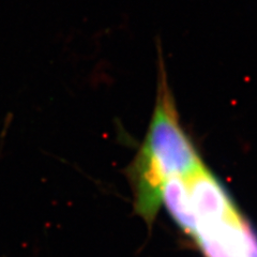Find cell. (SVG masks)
Listing matches in <instances>:
<instances>
[{"label": "cell", "instance_id": "obj_1", "mask_svg": "<svg viewBox=\"0 0 257 257\" xmlns=\"http://www.w3.org/2000/svg\"><path fill=\"white\" fill-rule=\"evenodd\" d=\"M160 62L156 105L148 130L125 170L134 211L149 226L162 207L165 182L173 177L188 175L205 164L180 122L162 60Z\"/></svg>", "mask_w": 257, "mask_h": 257}, {"label": "cell", "instance_id": "obj_2", "mask_svg": "<svg viewBox=\"0 0 257 257\" xmlns=\"http://www.w3.org/2000/svg\"><path fill=\"white\" fill-rule=\"evenodd\" d=\"M191 236L206 257H257V232L237 205Z\"/></svg>", "mask_w": 257, "mask_h": 257}]
</instances>
